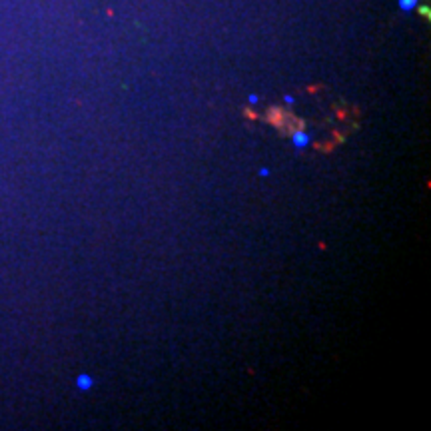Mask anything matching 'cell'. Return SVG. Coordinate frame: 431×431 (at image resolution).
I'll return each mask as SVG.
<instances>
[{
    "label": "cell",
    "mask_w": 431,
    "mask_h": 431,
    "mask_svg": "<svg viewBox=\"0 0 431 431\" xmlns=\"http://www.w3.org/2000/svg\"><path fill=\"white\" fill-rule=\"evenodd\" d=\"M292 144H294L296 148L304 150V148H308L310 144H312V136L306 134L304 130H294V132H292Z\"/></svg>",
    "instance_id": "1"
},
{
    "label": "cell",
    "mask_w": 431,
    "mask_h": 431,
    "mask_svg": "<svg viewBox=\"0 0 431 431\" xmlns=\"http://www.w3.org/2000/svg\"><path fill=\"white\" fill-rule=\"evenodd\" d=\"M92 386H94L92 375H88V373H80V375H78V379H76V388H78L80 392H90Z\"/></svg>",
    "instance_id": "2"
},
{
    "label": "cell",
    "mask_w": 431,
    "mask_h": 431,
    "mask_svg": "<svg viewBox=\"0 0 431 431\" xmlns=\"http://www.w3.org/2000/svg\"><path fill=\"white\" fill-rule=\"evenodd\" d=\"M417 4H419V0H399V8L403 12H411L413 8H417Z\"/></svg>",
    "instance_id": "3"
},
{
    "label": "cell",
    "mask_w": 431,
    "mask_h": 431,
    "mask_svg": "<svg viewBox=\"0 0 431 431\" xmlns=\"http://www.w3.org/2000/svg\"><path fill=\"white\" fill-rule=\"evenodd\" d=\"M248 102H250V104H258V102H260V98H258L256 94H250V96H248Z\"/></svg>",
    "instance_id": "4"
},
{
    "label": "cell",
    "mask_w": 431,
    "mask_h": 431,
    "mask_svg": "<svg viewBox=\"0 0 431 431\" xmlns=\"http://www.w3.org/2000/svg\"><path fill=\"white\" fill-rule=\"evenodd\" d=\"M283 102H285V104H294L296 98H294V96H283Z\"/></svg>",
    "instance_id": "5"
},
{
    "label": "cell",
    "mask_w": 431,
    "mask_h": 431,
    "mask_svg": "<svg viewBox=\"0 0 431 431\" xmlns=\"http://www.w3.org/2000/svg\"><path fill=\"white\" fill-rule=\"evenodd\" d=\"M260 176H262V178L270 176V170H268V168H262V170H260Z\"/></svg>",
    "instance_id": "6"
}]
</instances>
